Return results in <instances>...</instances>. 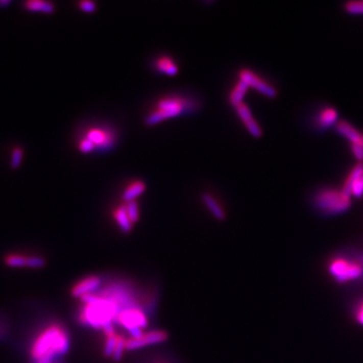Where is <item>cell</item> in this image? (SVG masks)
<instances>
[{"mask_svg":"<svg viewBox=\"0 0 363 363\" xmlns=\"http://www.w3.org/2000/svg\"><path fill=\"white\" fill-rule=\"evenodd\" d=\"M84 306L79 313V321L104 332L114 330L112 323L122 310L119 302L109 287L101 294H93L81 299Z\"/></svg>","mask_w":363,"mask_h":363,"instance_id":"cell-1","label":"cell"},{"mask_svg":"<svg viewBox=\"0 0 363 363\" xmlns=\"http://www.w3.org/2000/svg\"><path fill=\"white\" fill-rule=\"evenodd\" d=\"M70 348V336L58 323L46 326L35 338L31 347V356L36 363H52L64 355Z\"/></svg>","mask_w":363,"mask_h":363,"instance_id":"cell-3","label":"cell"},{"mask_svg":"<svg viewBox=\"0 0 363 363\" xmlns=\"http://www.w3.org/2000/svg\"><path fill=\"white\" fill-rule=\"evenodd\" d=\"M115 321L131 334V338L140 336L143 333V328L148 326L147 315L137 306L121 310L116 316Z\"/></svg>","mask_w":363,"mask_h":363,"instance_id":"cell-6","label":"cell"},{"mask_svg":"<svg viewBox=\"0 0 363 363\" xmlns=\"http://www.w3.org/2000/svg\"><path fill=\"white\" fill-rule=\"evenodd\" d=\"M25 8L31 12H40L44 14H53L56 7L52 2L43 0H29L23 3Z\"/></svg>","mask_w":363,"mask_h":363,"instance_id":"cell-13","label":"cell"},{"mask_svg":"<svg viewBox=\"0 0 363 363\" xmlns=\"http://www.w3.org/2000/svg\"><path fill=\"white\" fill-rule=\"evenodd\" d=\"M336 129L341 135L347 138L351 143H358L361 142L362 140V135L360 134V132L347 121L342 120L338 122Z\"/></svg>","mask_w":363,"mask_h":363,"instance_id":"cell-12","label":"cell"},{"mask_svg":"<svg viewBox=\"0 0 363 363\" xmlns=\"http://www.w3.org/2000/svg\"><path fill=\"white\" fill-rule=\"evenodd\" d=\"M326 271L337 284L363 286V245L349 246L334 252L328 258Z\"/></svg>","mask_w":363,"mask_h":363,"instance_id":"cell-2","label":"cell"},{"mask_svg":"<svg viewBox=\"0 0 363 363\" xmlns=\"http://www.w3.org/2000/svg\"><path fill=\"white\" fill-rule=\"evenodd\" d=\"M351 195L356 198H360L363 196V175L355 182L351 189Z\"/></svg>","mask_w":363,"mask_h":363,"instance_id":"cell-28","label":"cell"},{"mask_svg":"<svg viewBox=\"0 0 363 363\" xmlns=\"http://www.w3.org/2000/svg\"><path fill=\"white\" fill-rule=\"evenodd\" d=\"M85 138L89 140L95 149H99L100 151H104L107 148L112 147L113 144V135L102 129V128H91L88 130Z\"/></svg>","mask_w":363,"mask_h":363,"instance_id":"cell-10","label":"cell"},{"mask_svg":"<svg viewBox=\"0 0 363 363\" xmlns=\"http://www.w3.org/2000/svg\"><path fill=\"white\" fill-rule=\"evenodd\" d=\"M246 127V129L248 130V132L255 138H259L261 137L262 135V129L261 127L259 126V124L255 121V119L253 118V116H249L248 118L244 119L242 121Z\"/></svg>","mask_w":363,"mask_h":363,"instance_id":"cell-23","label":"cell"},{"mask_svg":"<svg viewBox=\"0 0 363 363\" xmlns=\"http://www.w3.org/2000/svg\"><path fill=\"white\" fill-rule=\"evenodd\" d=\"M156 67L161 73L168 76H175L179 72V68L177 67V65L170 58L166 57L160 58L156 63Z\"/></svg>","mask_w":363,"mask_h":363,"instance_id":"cell-20","label":"cell"},{"mask_svg":"<svg viewBox=\"0 0 363 363\" xmlns=\"http://www.w3.org/2000/svg\"><path fill=\"white\" fill-rule=\"evenodd\" d=\"M147 190V186L141 181H135L127 186V188L122 193V201L125 203L136 201L135 199L139 197Z\"/></svg>","mask_w":363,"mask_h":363,"instance_id":"cell-14","label":"cell"},{"mask_svg":"<svg viewBox=\"0 0 363 363\" xmlns=\"http://www.w3.org/2000/svg\"><path fill=\"white\" fill-rule=\"evenodd\" d=\"M247 89H248V85L243 81L240 80L236 84V86L233 88V90L230 92L229 95V102L233 107H236L237 105L242 103V100L247 92Z\"/></svg>","mask_w":363,"mask_h":363,"instance_id":"cell-18","label":"cell"},{"mask_svg":"<svg viewBox=\"0 0 363 363\" xmlns=\"http://www.w3.org/2000/svg\"><path fill=\"white\" fill-rule=\"evenodd\" d=\"M100 285L101 280L99 277L90 276L81 280L80 282H77L72 287V295L75 298L83 299L84 297L95 294V292L100 287Z\"/></svg>","mask_w":363,"mask_h":363,"instance_id":"cell-11","label":"cell"},{"mask_svg":"<svg viewBox=\"0 0 363 363\" xmlns=\"http://www.w3.org/2000/svg\"><path fill=\"white\" fill-rule=\"evenodd\" d=\"M351 151L358 162H363V146L361 142L351 143Z\"/></svg>","mask_w":363,"mask_h":363,"instance_id":"cell-30","label":"cell"},{"mask_svg":"<svg viewBox=\"0 0 363 363\" xmlns=\"http://www.w3.org/2000/svg\"><path fill=\"white\" fill-rule=\"evenodd\" d=\"M5 263L10 268L40 269L44 265V259L40 256L12 253L5 257Z\"/></svg>","mask_w":363,"mask_h":363,"instance_id":"cell-9","label":"cell"},{"mask_svg":"<svg viewBox=\"0 0 363 363\" xmlns=\"http://www.w3.org/2000/svg\"><path fill=\"white\" fill-rule=\"evenodd\" d=\"M79 8L82 11L86 12V13H93L94 11H96V4L93 1H89V0H85V1H81L79 2Z\"/></svg>","mask_w":363,"mask_h":363,"instance_id":"cell-29","label":"cell"},{"mask_svg":"<svg viewBox=\"0 0 363 363\" xmlns=\"http://www.w3.org/2000/svg\"><path fill=\"white\" fill-rule=\"evenodd\" d=\"M78 148H79V151L83 154H90L95 150L94 146L89 140H87L86 138H83L81 140Z\"/></svg>","mask_w":363,"mask_h":363,"instance_id":"cell-31","label":"cell"},{"mask_svg":"<svg viewBox=\"0 0 363 363\" xmlns=\"http://www.w3.org/2000/svg\"><path fill=\"white\" fill-rule=\"evenodd\" d=\"M360 288L361 292L358 293L351 306V316L354 322L363 326V286Z\"/></svg>","mask_w":363,"mask_h":363,"instance_id":"cell-19","label":"cell"},{"mask_svg":"<svg viewBox=\"0 0 363 363\" xmlns=\"http://www.w3.org/2000/svg\"><path fill=\"white\" fill-rule=\"evenodd\" d=\"M11 0H0V7L5 8L11 4Z\"/></svg>","mask_w":363,"mask_h":363,"instance_id":"cell-32","label":"cell"},{"mask_svg":"<svg viewBox=\"0 0 363 363\" xmlns=\"http://www.w3.org/2000/svg\"><path fill=\"white\" fill-rule=\"evenodd\" d=\"M105 335H106V341L104 345V354L108 357H113L120 335H117L114 331L110 333H106Z\"/></svg>","mask_w":363,"mask_h":363,"instance_id":"cell-22","label":"cell"},{"mask_svg":"<svg viewBox=\"0 0 363 363\" xmlns=\"http://www.w3.org/2000/svg\"><path fill=\"white\" fill-rule=\"evenodd\" d=\"M338 118V112L333 108H327L323 110L318 117V123L321 127H329L333 125Z\"/></svg>","mask_w":363,"mask_h":363,"instance_id":"cell-21","label":"cell"},{"mask_svg":"<svg viewBox=\"0 0 363 363\" xmlns=\"http://www.w3.org/2000/svg\"><path fill=\"white\" fill-rule=\"evenodd\" d=\"M126 213L130 219V221L134 224L135 222L138 221L139 218V209H138V203L136 201H131L126 203L124 205Z\"/></svg>","mask_w":363,"mask_h":363,"instance_id":"cell-24","label":"cell"},{"mask_svg":"<svg viewBox=\"0 0 363 363\" xmlns=\"http://www.w3.org/2000/svg\"><path fill=\"white\" fill-rule=\"evenodd\" d=\"M125 342H126V340L123 337L119 336V339H118V342H117V345H116V349H115V352H114L113 357H112L114 360H116V361L120 360L124 350H126L125 349Z\"/></svg>","mask_w":363,"mask_h":363,"instance_id":"cell-27","label":"cell"},{"mask_svg":"<svg viewBox=\"0 0 363 363\" xmlns=\"http://www.w3.org/2000/svg\"><path fill=\"white\" fill-rule=\"evenodd\" d=\"M113 215H114V219L117 222V224H118V226H119L122 232L128 233V232L131 231L133 223L130 221V219H129V217H128V215L126 213L124 205L117 207L114 210Z\"/></svg>","mask_w":363,"mask_h":363,"instance_id":"cell-17","label":"cell"},{"mask_svg":"<svg viewBox=\"0 0 363 363\" xmlns=\"http://www.w3.org/2000/svg\"><path fill=\"white\" fill-rule=\"evenodd\" d=\"M345 9L347 12L352 14L363 13V1H350L345 4Z\"/></svg>","mask_w":363,"mask_h":363,"instance_id":"cell-26","label":"cell"},{"mask_svg":"<svg viewBox=\"0 0 363 363\" xmlns=\"http://www.w3.org/2000/svg\"><path fill=\"white\" fill-rule=\"evenodd\" d=\"M361 144L363 146V135H362V140H361Z\"/></svg>","mask_w":363,"mask_h":363,"instance_id":"cell-33","label":"cell"},{"mask_svg":"<svg viewBox=\"0 0 363 363\" xmlns=\"http://www.w3.org/2000/svg\"><path fill=\"white\" fill-rule=\"evenodd\" d=\"M187 109V104L184 100L178 98H163L158 103V110L149 114L144 123L149 126L156 125L160 122L174 118L181 115Z\"/></svg>","mask_w":363,"mask_h":363,"instance_id":"cell-5","label":"cell"},{"mask_svg":"<svg viewBox=\"0 0 363 363\" xmlns=\"http://www.w3.org/2000/svg\"><path fill=\"white\" fill-rule=\"evenodd\" d=\"M363 175V162H358L354 167L353 170L351 171V173L349 174V176L347 177L344 185H343V188L341 190V192L347 196V197H350L351 196V189L353 187V185L355 184V182L361 177Z\"/></svg>","mask_w":363,"mask_h":363,"instance_id":"cell-16","label":"cell"},{"mask_svg":"<svg viewBox=\"0 0 363 363\" xmlns=\"http://www.w3.org/2000/svg\"><path fill=\"white\" fill-rule=\"evenodd\" d=\"M314 204L325 215H337L350 208L351 200L350 197L345 196L341 191L328 189L316 195Z\"/></svg>","mask_w":363,"mask_h":363,"instance_id":"cell-4","label":"cell"},{"mask_svg":"<svg viewBox=\"0 0 363 363\" xmlns=\"http://www.w3.org/2000/svg\"><path fill=\"white\" fill-rule=\"evenodd\" d=\"M202 201L217 220H224L225 219V217H226L225 212L223 211L220 204L216 201V199L212 195H210L208 193H204L202 195Z\"/></svg>","mask_w":363,"mask_h":363,"instance_id":"cell-15","label":"cell"},{"mask_svg":"<svg viewBox=\"0 0 363 363\" xmlns=\"http://www.w3.org/2000/svg\"><path fill=\"white\" fill-rule=\"evenodd\" d=\"M240 80L245 82L248 87H252L262 95L269 98H276L277 97V90L271 86L270 84L263 82L259 77H257L252 71L244 69L239 73Z\"/></svg>","mask_w":363,"mask_h":363,"instance_id":"cell-8","label":"cell"},{"mask_svg":"<svg viewBox=\"0 0 363 363\" xmlns=\"http://www.w3.org/2000/svg\"><path fill=\"white\" fill-rule=\"evenodd\" d=\"M167 338V335L164 331L161 330H155V331H150L147 333H142L138 337L134 338H129L125 342V349L126 350H136L140 349L150 345H155L159 344L163 341H165Z\"/></svg>","mask_w":363,"mask_h":363,"instance_id":"cell-7","label":"cell"},{"mask_svg":"<svg viewBox=\"0 0 363 363\" xmlns=\"http://www.w3.org/2000/svg\"><path fill=\"white\" fill-rule=\"evenodd\" d=\"M23 156H25V152L21 148H14L12 150V153H11V160H10V167L12 170H17L21 162H22V160H23Z\"/></svg>","mask_w":363,"mask_h":363,"instance_id":"cell-25","label":"cell"}]
</instances>
